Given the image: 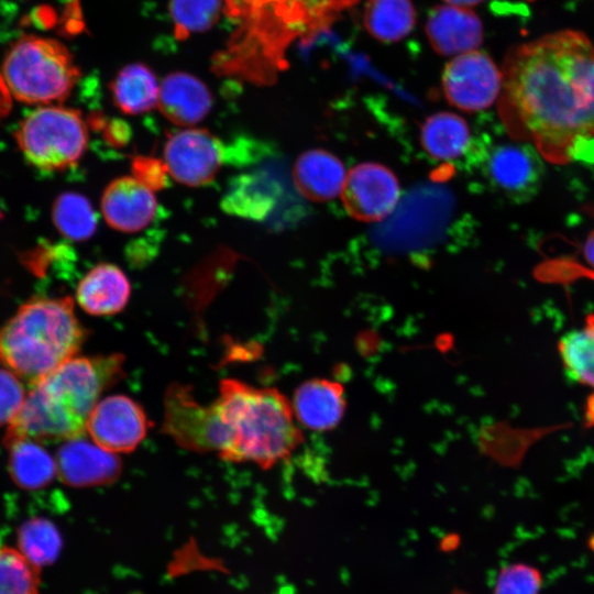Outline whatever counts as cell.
I'll use <instances>...</instances> for the list:
<instances>
[{
    "label": "cell",
    "instance_id": "obj_1",
    "mask_svg": "<svg viewBox=\"0 0 594 594\" xmlns=\"http://www.w3.org/2000/svg\"><path fill=\"white\" fill-rule=\"evenodd\" d=\"M499 114L512 138L543 160H594V45L573 30L513 47L506 55Z\"/></svg>",
    "mask_w": 594,
    "mask_h": 594
},
{
    "label": "cell",
    "instance_id": "obj_2",
    "mask_svg": "<svg viewBox=\"0 0 594 594\" xmlns=\"http://www.w3.org/2000/svg\"><path fill=\"white\" fill-rule=\"evenodd\" d=\"M119 353L74 356L30 385L25 400L9 424L4 443L21 438L68 440L82 436L101 394L123 376Z\"/></svg>",
    "mask_w": 594,
    "mask_h": 594
},
{
    "label": "cell",
    "instance_id": "obj_3",
    "mask_svg": "<svg viewBox=\"0 0 594 594\" xmlns=\"http://www.w3.org/2000/svg\"><path fill=\"white\" fill-rule=\"evenodd\" d=\"M215 405L222 429L218 455L224 461L270 469L290 457L304 440L292 403L276 388L224 378Z\"/></svg>",
    "mask_w": 594,
    "mask_h": 594
},
{
    "label": "cell",
    "instance_id": "obj_4",
    "mask_svg": "<svg viewBox=\"0 0 594 594\" xmlns=\"http://www.w3.org/2000/svg\"><path fill=\"white\" fill-rule=\"evenodd\" d=\"M86 338L72 297H32L0 327V363L32 385L76 356Z\"/></svg>",
    "mask_w": 594,
    "mask_h": 594
},
{
    "label": "cell",
    "instance_id": "obj_5",
    "mask_svg": "<svg viewBox=\"0 0 594 594\" xmlns=\"http://www.w3.org/2000/svg\"><path fill=\"white\" fill-rule=\"evenodd\" d=\"M1 73L13 99L38 106L65 100L80 75L61 42L36 35L22 36L11 45Z\"/></svg>",
    "mask_w": 594,
    "mask_h": 594
},
{
    "label": "cell",
    "instance_id": "obj_6",
    "mask_svg": "<svg viewBox=\"0 0 594 594\" xmlns=\"http://www.w3.org/2000/svg\"><path fill=\"white\" fill-rule=\"evenodd\" d=\"M14 139L30 165L43 172H61L82 157L88 129L78 110L44 105L23 118Z\"/></svg>",
    "mask_w": 594,
    "mask_h": 594
},
{
    "label": "cell",
    "instance_id": "obj_7",
    "mask_svg": "<svg viewBox=\"0 0 594 594\" xmlns=\"http://www.w3.org/2000/svg\"><path fill=\"white\" fill-rule=\"evenodd\" d=\"M352 0H227L231 14L256 15L262 30L287 44L298 35L315 33L350 6Z\"/></svg>",
    "mask_w": 594,
    "mask_h": 594
},
{
    "label": "cell",
    "instance_id": "obj_8",
    "mask_svg": "<svg viewBox=\"0 0 594 594\" xmlns=\"http://www.w3.org/2000/svg\"><path fill=\"white\" fill-rule=\"evenodd\" d=\"M162 429L180 448L199 452H217L222 447V429L215 402L199 403L191 387L174 383L164 395Z\"/></svg>",
    "mask_w": 594,
    "mask_h": 594
},
{
    "label": "cell",
    "instance_id": "obj_9",
    "mask_svg": "<svg viewBox=\"0 0 594 594\" xmlns=\"http://www.w3.org/2000/svg\"><path fill=\"white\" fill-rule=\"evenodd\" d=\"M222 141L206 129H183L167 135L164 162L177 183L198 187L210 183L226 161Z\"/></svg>",
    "mask_w": 594,
    "mask_h": 594
},
{
    "label": "cell",
    "instance_id": "obj_10",
    "mask_svg": "<svg viewBox=\"0 0 594 594\" xmlns=\"http://www.w3.org/2000/svg\"><path fill=\"white\" fill-rule=\"evenodd\" d=\"M502 85V70L488 55L476 50L453 58L442 76L449 103L469 112L492 106L499 98Z\"/></svg>",
    "mask_w": 594,
    "mask_h": 594
},
{
    "label": "cell",
    "instance_id": "obj_11",
    "mask_svg": "<svg viewBox=\"0 0 594 594\" xmlns=\"http://www.w3.org/2000/svg\"><path fill=\"white\" fill-rule=\"evenodd\" d=\"M484 172L490 183L515 201L530 200L539 190L543 157L524 141L501 143L484 155Z\"/></svg>",
    "mask_w": 594,
    "mask_h": 594
},
{
    "label": "cell",
    "instance_id": "obj_12",
    "mask_svg": "<svg viewBox=\"0 0 594 594\" xmlns=\"http://www.w3.org/2000/svg\"><path fill=\"white\" fill-rule=\"evenodd\" d=\"M151 421L140 404L125 395L100 399L86 424L91 440L113 453H129L145 438Z\"/></svg>",
    "mask_w": 594,
    "mask_h": 594
},
{
    "label": "cell",
    "instance_id": "obj_13",
    "mask_svg": "<svg viewBox=\"0 0 594 594\" xmlns=\"http://www.w3.org/2000/svg\"><path fill=\"white\" fill-rule=\"evenodd\" d=\"M399 183L395 174L377 163H362L346 175L341 199L346 212L364 222L386 218L397 205Z\"/></svg>",
    "mask_w": 594,
    "mask_h": 594
},
{
    "label": "cell",
    "instance_id": "obj_14",
    "mask_svg": "<svg viewBox=\"0 0 594 594\" xmlns=\"http://www.w3.org/2000/svg\"><path fill=\"white\" fill-rule=\"evenodd\" d=\"M56 464L61 481L74 487L110 484L121 473V461L116 453L84 439L82 436L68 439L61 446Z\"/></svg>",
    "mask_w": 594,
    "mask_h": 594
},
{
    "label": "cell",
    "instance_id": "obj_15",
    "mask_svg": "<svg viewBox=\"0 0 594 594\" xmlns=\"http://www.w3.org/2000/svg\"><path fill=\"white\" fill-rule=\"evenodd\" d=\"M156 211L154 191L132 176L113 179L101 197L102 216L118 231H141L153 221Z\"/></svg>",
    "mask_w": 594,
    "mask_h": 594
},
{
    "label": "cell",
    "instance_id": "obj_16",
    "mask_svg": "<svg viewBox=\"0 0 594 594\" xmlns=\"http://www.w3.org/2000/svg\"><path fill=\"white\" fill-rule=\"evenodd\" d=\"M292 408L296 421L306 429L323 432L334 429L343 418L346 399L343 386L326 378H311L300 384Z\"/></svg>",
    "mask_w": 594,
    "mask_h": 594
},
{
    "label": "cell",
    "instance_id": "obj_17",
    "mask_svg": "<svg viewBox=\"0 0 594 594\" xmlns=\"http://www.w3.org/2000/svg\"><path fill=\"white\" fill-rule=\"evenodd\" d=\"M428 40L441 55L475 51L483 41V25L471 10L458 6L433 8L426 23Z\"/></svg>",
    "mask_w": 594,
    "mask_h": 594
},
{
    "label": "cell",
    "instance_id": "obj_18",
    "mask_svg": "<svg viewBox=\"0 0 594 594\" xmlns=\"http://www.w3.org/2000/svg\"><path fill=\"white\" fill-rule=\"evenodd\" d=\"M157 107L172 123L189 127L202 121L209 113L212 95L194 75L175 72L164 78Z\"/></svg>",
    "mask_w": 594,
    "mask_h": 594
},
{
    "label": "cell",
    "instance_id": "obj_19",
    "mask_svg": "<svg viewBox=\"0 0 594 594\" xmlns=\"http://www.w3.org/2000/svg\"><path fill=\"white\" fill-rule=\"evenodd\" d=\"M131 285L121 268L99 263L89 270L76 288V300L87 314L98 317L121 312L130 298Z\"/></svg>",
    "mask_w": 594,
    "mask_h": 594
},
{
    "label": "cell",
    "instance_id": "obj_20",
    "mask_svg": "<svg viewBox=\"0 0 594 594\" xmlns=\"http://www.w3.org/2000/svg\"><path fill=\"white\" fill-rule=\"evenodd\" d=\"M293 176L298 191L317 202L341 194L346 178L341 161L324 150L304 152L295 163Z\"/></svg>",
    "mask_w": 594,
    "mask_h": 594
},
{
    "label": "cell",
    "instance_id": "obj_21",
    "mask_svg": "<svg viewBox=\"0 0 594 594\" xmlns=\"http://www.w3.org/2000/svg\"><path fill=\"white\" fill-rule=\"evenodd\" d=\"M9 450V471L16 485L25 490L47 486L57 475L56 460L40 441L21 438L4 443Z\"/></svg>",
    "mask_w": 594,
    "mask_h": 594
},
{
    "label": "cell",
    "instance_id": "obj_22",
    "mask_svg": "<svg viewBox=\"0 0 594 594\" xmlns=\"http://www.w3.org/2000/svg\"><path fill=\"white\" fill-rule=\"evenodd\" d=\"M160 88L154 73L141 63L123 67L110 86L114 105L125 114H141L155 108Z\"/></svg>",
    "mask_w": 594,
    "mask_h": 594
},
{
    "label": "cell",
    "instance_id": "obj_23",
    "mask_svg": "<svg viewBox=\"0 0 594 594\" xmlns=\"http://www.w3.org/2000/svg\"><path fill=\"white\" fill-rule=\"evenodd\" d=\"M470 141L466 121L455 113H435L421 125V145L435 160L450 161L460 157L469 147Z\"/></svg>",
    "mask_w": 594,
    "mask_h": 594
},
{
    "label": "cell",
    "instance_id": "obj_24",
    "mask_svg": "<svg viewBox=\"0 0 594 594\" xmlns=\"http://www.w3.org/2000/svg\"><path fill=\"white\" fill-rule=\"evenodd\" d=\"M276 187L260 174H243L230 184L221 201L222 209L231 215L263 220L276 204Z\"/></svg>",
    "mask_w": 594,
    "mask_h": 594
},
{
    "label": "cell",
    "instance_id": "obj_25",
    "mask_svg": "<svg viewBox=\"0 0 594 594\" xmlns=\"http://www.w3.org/2000/svg\"><path fill=\"white\" fill-rule=\"evenodd\" d=\"M416 11L410 0H367L364 25L376 40L397 42L415 26Z\"/></svg>",
    "mask_w": 594,
    "mask_h": 594
},
{
    "label": "cell",
    "instance_id": "obj_26",
    "mask_svg": "<svg viewBox=\"0 0 594 594\" xmlns=\"http://www.w3.org/2000/svg\"><path fill=\"white\" fill-rule=\"evenodd\" d=\"M558 352L568 376L594 388V314L586 316L581 328L560 338Z\"/></svg>",
    "mask_w": 594,
    "mask_h": 594
},
{
    "label": "cell",
    "instance_id": "obj_27",
    "mask_svg": "<svg viewBox=\"0 0 594 594\" xmlns=\"http://www.w3.org/2000/svg\"><path fill=\"white\" fill-rule=\"evenodd\" d=\"M52 220L57 231L72 241L90 239L97 229V216L81 194L67 191L55 199Z\"/></svg>",
    "mask_w": 594,
    "mask_h": 594
},
{
    "label": "cell",
    "instance_id": "obj_28",
    "mask_svg": "<svg viewBox=\"0 0 594 594\" xmlns=\"http://www.w3.org/2000/svg\"><path fill=\"white\" fill-rule=\"evenodd\" d=\"M19 550L38 568L53 563L62 548L56 526L45 518L24 521L18 530Z\"/></svg>",
    "mask_w": 594,
    "mask_h": 594
},
{
    "label": "cell",
    "instance_id": "obj_29",
    "mask_svg": "<svg viewBox=\"0 0 594 594\" xmlns=\"http://www.w3.org/2000/svg\"><path fill=\"white\" fill-rule=\"evenodd\" d=\"M40 568L19 549L0 548V594H40Z\"/></svg>",
    "mask_w": 594,
    "mask_h": 594
},
{
    "label": "cell",
    "instance_id": "obj_30",
    "mask_svg": "<svg viewBox=\"0 0 594 594\" xmlns=\"http://www.w3.org/2000/svg\"><path fill=\"white\" fill-rule=\"evenodd\" d=\"M221 0H170V14L180 37L202 32L219 18Z\"/></svg>",
    "mask_w": 594,
    "mask_h": 594
},
{
    "label": "cell",
    "instance_id": "obj_31",
    "mask_svg": "<svg viewBox=\"0 0 594 594\" xmlns=\"http://www.w3.org/2000/svg\"><path fill=\"white\" fill-rule=\"evenodd\" d=\"M541 584V575L537 569L515 563L501 570L494 594H539Z\"/></svg>",
    "mask_w": 594,
    "mask_h": 594
},
{
    "label": "cell",
    "instance_id": "obj_32",
    "mask_svg": "<svg viewBox=\"0 0 594 594\" xmlns=\"http://www.w3.org/2000/svg\"><path fill=\"white\" fill-rule=\"evenodd\" d=\"M26 393L14 373L0 369V426L10 424L20 411Z\"/></svg>",
    "mask_w": 594,
    "mask_h": 594
},
{
    "label": "cell",
    "instance_id": "obj_33",
    "mask_svg": "<svg viewBox=\"0 0 594 594\" xmlns=\"http://www.w3.org/2000/svg\"><path fill=\"white\" fill-rule=\"evenodd\" d=\"M131 170L136 180L153 191L161 190L168 185L169 174L164 160L136 155L132 158Z\"/></svg>",
    "mask_w": 594,
    "mask_h": 594
},
{
    "label": "cell",
    "instance_id": "obj_34",
    "mask_svg": "<svg viewBox=\"0 0 594 594\" xmlns=\"http://www.w3.org/2000/svg\"><path fill=\"white\" fill-rule=\"evenodd\" d=\"M105 138L113 146H123L129 142L130 130L124 122L114 121L105 127Z\"/></svg>",
    "mask_w": 594,
    "mask_h": 594
},
{
    "label": "cell",
    "instance_id": "obj_35",
    "mask_svg": "<svg viewBox=\"0 0 594 594\" xmlns=\"http://www.w3.org/2000/svg\"><path fill=\"white\" fill-rule=\"evenodd\" d=\"M12 103L13 97L4 81L0 69V120L10 113L12 109Z\"/></svg>",
    "mask_w": 594,
    "mask_h": 594
},
{
    "label": "cell",
    "instance_id": "obj_36",
    "mask_svg": "<svg viewBox=\"0 0 594 594\" xmlns=\"http://www.w3.org/2000/svg\"><path fill=\"white\" fill-rule=\"evenodd\" d=\"M584 422L587 428H594V392L585 402Z\"/></svg>",
    "mask_w": 594,
    "mask_h": 594
},
{
    "label": "cell",
    "instance_id": "obj_37",
    "mask_svg": "<svg viewBox=\"0 0 594 594\" xmlns=\"http://www.w3.org/2000/svg\"><path fill=\"white\" fill-rule=\"evenodd\" d=\"M584 257L586 262L594 268V230L587 235L584 243Z\"/></svg>",
    "mask_w": 594,
    "mask_h": 594
},
{
    "label": "cell",
    "instance_id": "obj_38",
    "mask_svg": "<svg viewBox=\"0 0 594 594\" xmlns=\"http://www.w3.org/2000/svg\"><path fill=\"white\" fill-rule=\"evenodd\" d=\"M448 3L458 7L475 6L484 0H446Z\"/></svg>",
    "mask_w": 594,
    "mask_h": 594
},
{
    "label": "cell",
    "instance_id": "obj_39",
    "mask_svg": "<svg viewBox=\"0 0 594 594\" xmlns=\"http://www.w3.org/2000/svg\"><path fill=\"white\" fill-rule=\"evenodd\" d=\"M450 594H469V593H466L464 591H461V590H454Z\"/></svg>",
    "mask_w": 594,
    "mask_h": 594
},
{
    "label": "cell",
    "instance_id": "obj_40",
    "mask_svg": "<svg viewBox=\"0 0 594 594\" xmlns=\"http://www.w3.org/2000/svg\"><path fill=\"white\" fill-rule=\"evenodd\" d=\"M2 219V212H1V209H0V220Z\"/></svg>",
    "mask_w": 594,
    "mask_h": 594
}]
</instances>
